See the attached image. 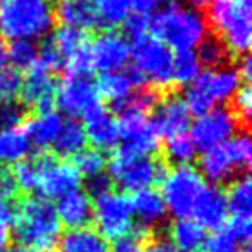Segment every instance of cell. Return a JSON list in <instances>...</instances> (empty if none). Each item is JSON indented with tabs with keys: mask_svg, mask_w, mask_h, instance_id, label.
<instances>
[{
	"mask_svg": "<svg viewBox=\"0 0 252 252\" xmlns=\"http://www.w3.org/2000/svg\"><path fill=\"white\" fill-rule=\"evenodd\" d=\"M12 226L19 247L35 252L54 251L63 235L56 206L43 197H30L19 202L18 218Z\"/></svg>",
	"mask_w": 252,
	"mask_h": 252,
	"instance_id": "1",
	"label": "cell"
},
{
	"mask_svg": "<svg viewBox=\"0 0 252 252\" xmlns=\"http://www.w3.org/2000/svg\"><path fill=\"white\" fill-rule=\"evenodd\" d=\"M206 23L230 56H247L252 42V0H211Z\"/></svg>",
	"mask_w": 252,
	"mask_h": 252,
	"instance_id": "2",
	"label": "cell"
},
{
	"mask_svg": "<svg viewBox=\"0 0 252 252\" xmlns=\"http://www.w3.org/2000/svg\"><path fill=\"white\" fill-rule=\"evenodd\" d=\"M149 35L176 52H193L207 38V23L195 9L173 4L152 16Z\"/></svg>",
	"mask_w": 252,
	"mask_h": 252,
	"instance_id": "3",
	"label": "cell"
},
{
	"mask_svg": "<svg viewBox=\"0 0 252 252\" xmlns=\"http://www.w3.org/2000/svg\"><path fill=\"white\" fill-rule=\"evenodd\" d=\"M54 19L49 0H0V35L11 42L42 38Z\"/></svg>",
	"mask_w": 252,
	"mask_h": 252,
	"instance_id": "4",
	"label": "cell"
},
{
	"mask_svg": "<svg viewBox=\"0 0 252 252\" xmlns=\"http://www.w3.org/2000/svg\"><path fill=\"white\" fill-rule=\"evenodd\" d=\"M252 159V144L247 133H238L226 144L209 149L199 161V173L204 180L220 187L247 173Z\"/></svg>",
	"mask_w": 252,
	"mask_h": 252,
	"instance_id": "5",
	"label": "cell"
},
{
	"mask_svg": "<svg viewBox=\"0 0 252 252\" xmlns=\"http://www.w3.org/2000/svg\"><path fill=\"white\" fill-rule=\"evenodd\" d=\"M109 178L126 192H140L162 182L168 166L158 156H137L119 149L107 162Z\"/></svg>",
	"mask_w": 252,
	"mask_h": 252,
	"instance_id": "6",
	"label": "cell"
},
{
	"mask_svg": "<svg viewBox=\"0 0 252 252\" xmlns=\"http://www.w3.org/2000/svg\"><path fill=\"white\" fill-rule=\"evenodd\" d=\"M242 76L237 67H218L200 73L189 85L185 102L190 112L197 116L216 109L220 104L230 100L242 87Z\"/></svg>",
	"mask_w": 252,
	"mask_h": 252,
	"instance_id": "7",
	"label": "cell"
},
{
	"mask_svg": "<svg viewBox=\"0 0 252 252\" xmlns=\"http://www.w3.org/2000/svg\"><path fill=\"white\" fill-rule=\"evenodd\" d=\"M206 180L193 166H175L162 178V199L166 209L178 220L192 218L197 200L206 190Z\"/></svg>",
	"mask_w": 252,
	"mask_h": 252,
	"instance_id": "8",
	"label": "cell"
},
{
	"mask_svg": "<svg viewBox=\"0 0 252 252\" xmlns=\"http://www.w3.org/2000/svg\"><path fill=\"white\" fill-rule=\"evenodd\" d=\"M131 40L135 67L147 78V81L154 83L156 90L168 94V90L173 88V50L149 33Z\"/></svg>",
	"mask_w": 252,
	"mask_h": 252,
	"instance_id": "9",
	"label": "cell"
},
{
	"mask_svg": "<svg viewBox=\"0 0 252 252\" xmlns=\"http://www.w3.org/2000/svg\"><path fill=\"white\" fill-rule=\"evenodd\" d=\"M94 220L97 223L98 233L105 240L123 237L133 228V206L131 199L121 192H107L97 197L94 206Z\"/></svg>",
	"mask_w": 252,
	"mask_h": 252,
	"instance_id": "10",
	"label": "cell"
},
{
	"mask_svg": "<svg viewBox=\"0 0 252 252\" xmlns=\"http://www.w3.org/2000/svg\"><path fill=\"white\" fill-rule=\"evenodd\" d=\"M38 166V192L43 199H61L67 193L80 190L81 176L73 162L61 161L54 154L40 152L35 156Z\"/></svg>",
	"mask_w": 252,
	"mask_h": 252,
	"instance_id": "11",
	"label": "cell"
},
{
	"mask_svg": "<svg viewBox=\"0 0 252 252\" xmlns=\"http://www.w3.org/2000/svg\"><path fill=\"white\" fill-rule=\"evenodd\" d=\"M240 123L233 116L230 109L216 107L200 114L192 125V138L197 151H209L226 144L230 138L235 137Z\"/></svg>",
	"mask_w": 252,
	"mask_h": 252,
	"instance_id": "12",
	"label": "cell"
},
{
	"mask_svg": "<svg viewBox=\"0 0 252 252\" xmlns=\"http://www.w3.org/2000/svg\"><path fill=\"white\" fill-rule=\"evenodd\" d=\"M118 114L119 140H123V151L137 156H152L159 151L161 137L147 114L133 111H123Z\"/></svg>",
	"mask_w": 252,
	"mask_h": 252,
	"instance_id": "13",
	"label": "cell"
},
{
	"mask_svg": "<svg viewBox=\"0 0 252 252\" xmlns=\"http://www.w3.org/2000/svg\"><path fill=\"white\" fill-rule=\"evenodd\" d=\"M56 105H59L71 118H87L94 111L100 109L102 98L90 78L66 76L59 88H56Z\"/></svg>",
	"mask_w": 252,
	"mask_h": 252,
	"instance_id": "14",
	"label": "cell"
},
{
	"mask_svg": "<svg viewBox=\"0 0 252 252\" xmlns=\"http://www.w3.org/2000/svg\"><path fill=\"white\" fill-rule=\"evenodd\" d=\"M94 69L104 73L121 71L131 57V43L119 32H104L90 45Z\"/></svg>",
	"mask_w": 252,
	"mask_h": 252,
	"instance_id": "15",
	"label": "cell"
},
{
	"mask_svg": "<svg viewBox=\"0 0 252 252\" xmlns=\"http://www.w3.org/2000/svg\"><path fill=\"white\" fill-rule=\"evenodd\" d=\"M23 105L35 107L38 114H49L56 109V81L54 73L36 63L28 69L26 80H23L21 94Z\"/></svg>",
	"mask_w": 252,
	"mask_h": 252,
	"instance_id": "16",
	"label": "cell"
},
{
	"mask_svg": "<svg viewBox=\"0 0 252 252\" xmlns=\"http://www.w3.org/2000/svg\"><path fill=\"white\" fill-rule=\"evenodd\" d=\"M151 121L159 137L182 135L190 126V109L185 98L168 92L154 107V118Z\"/></svg>",
	"mask_w": 252,
	"mask_h": 252,
	"instance_id": "17",
	"label": "cell"
},
{
	"mask_svg": "<svg viewBox=\"0 0 252 252\" xmlns=\"http://www.w3.org/2000/svg\"><path fill=\"white\" fill-rule=\"evenodd\" d=\"M192 218L204 230H221L228 221V206L224 190H221L216 185L206 187L200 199L197 200Z\"/></svg>",
	"mask_w": 252,
	"mask_h": 252,
	"instance_id": "18",
	"label": "cell"
},
{
	"mask_svg": "<svg viewBox=\"0 0 252 252\" xmlns=\"http://www.w3.org/2000/svg\"><path fill=\"white\" fill-rule=\"evenodd\" d=\"M85 119V133L87 142L94 145L95 151H111L119 142V126L118 119L112 114H109L107 109L102 105L100 109L88 114Z\"/></svg>",
	"mask_w": 252,
	"mask_h": 252,
	"instance_id": "19",
	"label": "cell"
},
{
	"mask_svg": "<svg viewBox=\"0 0 252 252\" xmlns=\"http://www.w3.org/2000/svg\"><path fill=\"white\" fill-rule=\"evenodd\" d=\"M56 213L61 224L69 230L85 228L94 221V204L87 192L74 190L67 195L61 197L56 206Z\"/></svg>",
	"mask_w": 252,
	"mask_h": 252,
	"instance_id": "20",
	"label": "cell"
},
{
	"mask_svg": "<svg viewBox=\"0 0 252 252\" xmlns=\"http://www.w3.org/2000/svg\"><path fill=\"white\" fill-rule=\"evenodd\" d=\"M54 16H57L63 26L85 33L100 26L97 7L92 0H61Z\"/></svg>",
	"mask_w": 252,
	"mask_h": 252,
	"instance_id": "21",
	"label": "cell"
},
{
	"mask_svg": "<svg viewBox=\"0 0 252 252\" xmlns=\"http://www.w3.org/2000/svg\"><path fill=\"white\" fill-rule=\"evenodd\" d=\"M131 206H133V214L142 221L144 228H149V230L162 223L166 220V214H168L164 199L154 189L135 192V197L131 199Z\"/></svg>",
	"mask_w": 252,
	"mask_h": 252,
	"instance_id": "22",
	"label": "cell"
},
{
	"mask_svg": "<svg viewBox=\"0 0 252 252\" xmlns=\"http://www.w3.org/2000/svg\"><path fill=\"white\" fill-rule=\"evenodd\" d=\"M169 242L178 252H204L207 235L206 230L192 218L176 220L169 226Z\"/></svg>",
	"mask_w": 252,
	"mask_h": 252,
	"instance_id": "23",
	"label": "cell"
},
{
	"mask_svg": "<svg viewBox=\"0 0 252 252\" xmlns=\"http://www.w3.org/2000/svg\"><path fill=\"white\" fill-rule=\"evenodd\" d=\"M59 252H111L109 242L90 226L69 230L61 235L57 244Z\"/></svg>",
	"mask_w": 252,
	"mask_h": 252,
	"instance_id": "24",
	"label": "cell"
},
{
	"mask_svg": "<svg viewBox=\"0 0 252 252\" xmlns=\"http://www.w3.org/2000/svg\"><path fill=\"white\" fill-rule=\"evenodd\" d=\"M64 119L57 116L56 112L49 114H36L26 123V135L30 138V144L35 145L36 149L45 151L47 147L56 142L61 128H63Z\"/></svg>",
	"mask_w": 252,
	"mask_h": 252,
	"instance_id": "25",
	"label": "cell"
},
{
	"mask_svg": "<svg viewBox=\"0 0 252 252\" xmlns=\"http://www.w3.org/2000/svg\"><path fill=\"white\" fill-rule=\"evenodd\" d=\"M52 147L54 154H57L61 159L74 158L81 151H85V147H87V133H85L83 125L73 118L64 121Z\"/></svg>",
	"mask_w": 252,
	"mask_h": 252,
	"instance_id": "26",
	"label": "cell"
},
{
	"mask_svg": "<svg viewBox=\"0 0 252 252\" xmlns=\"http://www.w3.org/2000/svg\"><path fill=\"white\" fill-rule=\"evenodd\" d=\"M32 151V144L23 128L0 131V166L18 164L25 161Z\"/></svg>",
	"mask_w": 252,
	"mask_h": 252,
	"instance_id": "27",
	"label": "cell"
},
{
	"mask_svg": "<svg viewBox=\"0 0 252 252\" xmlns=\"http://www.w3.org/2000/svg\"><path fill=\"white\" fill-rule=\"evenodd\" d=\"M224 197H226L228 213L233 214V218H251L252 182L247 173L231 182L230 189L224 192Z\"/></svg>",
	"mask_w": 252,
	"mask_h": 252,
	"instance_id": "28",
	"label": "cell"
},
{
	"mask_svg": "<svg viewBox=\"0 0 252 252\" xmlns=\"http://www.w3.org/2000/svg\"><path fill=\"white\" fill-rule=\"evenodd\" d=\"M95 87H97L100 98L109 100L112 105H118L119 102H123L126 97H130L135 92V87L126 71L104 73Z\"/></svg>",
	"mask_w": 252,
	"mask_h": 252,
	"instance_id": "29",
	"label": "cell"
},
{
	"mask_svg": "<svg viewBox=\"0 0 252 252\" xmlns=\"http://www.w3.org/2000/svg\"><path fill=\"white\" fill-rule=\"evenodd\" d=\"M54 45V49L59 52V56L64 59V66L66 63L78 54L80 50H83L85 47H88V36L85 32H80V30L69 28V26H61L59 30H56L54 36L49 40Z\"/></svg>",
	"mask_w": 252,
	"mask_h": 252,
	"instance_id": "30",
	"label": "cell"
},
{
	"mask_svg": "<svg viewBox=\"0 0 252 252\" xmlns=\"http://www.w3.org/2000/svg\"><path fill=\"white\" fill-rule=\"evenodd\" d=\"M195 154H197V149L193 145L190 135L187 133L169 137L164 145V159L176 166L190 164L195 159Z\"/></svg>",
	"mask_w": 252,
	"mask_h": 252,
	"instance_id": "31",
	"label": "cell"
},
{
	"mask_svg": "<svg viewBox=\"0 0 252 252\" xmlns=\"http://www.w3.org/2000/svg\"><path fill=\"white\" fill-rule=\"evenodd\" d=\"M200 67L195 52H176L173 57V87H189L200 74Z\"/></svg>",
	"mask_w": 252,
	"mask_h": 252,
	"instance_id": "32",
	"label": "cell"
},
{
	"mask_svg": "<svg viewBox=\"0 0 252 252\" xmlns=\"http://www.w3.org/2000/svg\"><path fill=\"white\" fill-rule=\"evenodd\" d=\"M97 7L100 26H118L131 12V0H92Z\"/></svg>",
	"mask_w": 252,
	"mask_h": 252,
	"instance_id": "33",
	"label": "cell"
},
{
	"mask_svg": "<svg viewBox=\"0 0 252 252\" xmlns=\"http://www.w3.org/2000/svg\"><path fill=\"white\" fill-rule=\"evenodd\" d=\"M7 61L12 64V69L16 71H28L38 61V49L33 42L28 40H16L7 49Z\"/></svg>",
	"mask_w": 252,
	"mask_h": 252,
	"instance_id": "34",
	"label": "cell"
},
{
	"mask_svg": "<svg viewBox=\"0 0 252 252\" xmlns=\"http://www.w3.org/2000/svg\"><path fill=\"white\" fill-rule=\"evenodd\" d=\"M105 166H107V161H105L104 154L95 149H85L78 156H74V168L78 169L80 176L87 180L102 175Z\"/></svg>",
	"mask_w": 252,
	"mask_h": 252,
	"instance_id": "35",
	"label": "cell"
},
{
	"mask_svg": "<svg viewBox=\"0 0 252 252\" xmlns=\"http://www.w3.org/2000/svg\"><path fill=\"white\" fill-rule=\"evenodd\" d=\"M14 182L18 185V190L23 192H35L38 189V166H36L35 158L25 159V161L14 164L11 169Z\"/></svg>",
	"mask_w": 252,
	"mask_h": 252,
	"instance_id": "36",
	"label": "cell"
},
{
	"mask_svg": "<svg viewBox=\"0 0 252 252\" xmlns=\"http://www.w3.org/2000/svg\"><path fill=\"white\" fill-rule=\"evenodd\" d=\"M228 56H230V54L226 52V49L213 36V38H206L199 45L197 59H199L200 66H206V67H209V69H218L221 64H224Z\"/></svg>",
	"mask_w": 252,
	"mask_h": 252,
	"instance_id": "37",
	"label": "cell"
},
{
	"mask_svg": "<svg viewBox=\"0 0 252 252\" xmlns=\"http://www.w3.org/2000/svg\"><path fill=\"white\" fill-rule=\"evenodd\" d=\"M151 235L152 231L149 228H131L128 233L116 238L112 244V252H144L145 244H147Z\"/></svg>",
	"mask_w": 252,
	"mask_h": 252,
	"instance_id": "38",
	"label": "cell"
},
{
	"mask_svg": "<svg viewBox=\"0 0 252 252\" xmlns=\"http://www.w3.org/2000/svg\"><path fill=\"white\" fill-rule=\"evenodd\" d=\"M204 252H251V249L238 244L224 228H221L206 240Z\"/></svg>",
	"mask_w": 252,
	"mask_h": 252,
	"instance_id": "39",
	"label": "cell"
},
{
	"mask_svg": "<svg viewBox=\"0 0 252 252\" xmlns=\"http://www.w3.org/2000/svg\"><path fill=\"white\" fill-rule=\"evenodd\" d=\"M231 112L238 119V123L244 126H249L252 116V95H251V87L249 83H245L244 87H240L237 90V94L231 97Z\"/></svg>",
	"mask_w": 252,
	"mask_h": 252,
	"instance_id": "40",
	"label": "cell"
},
{
	"mask_svg": "<svg viewBox=\"0 0 252 252\" xmlns=\"http://www.w3.org/2000/svg\"><path fill=\"white\" fill-rule=\"evenodd\" d=\"M23 76L19 71L5 67L0 71V102H12L21 94Z\"/></svg>",
	"mask_w": 252,
	"mask_h": 252,
	"instance_id": "41",
	"label": "cell"
},
{
	"mask_svg": "<svg viewBox=\"0 0 252 252\" xmlns=\"http://www.w3.org/2000/svg\"><path fill=\"white\" fill-rule=\"evenodd\" d=\"M66 69V76L71 78H90V74L94 73V63H92L90 56V45L85 47L83 50H80L78 54H74L64 66Z\"/></svg>",
	"mask_w": 252,
	"mask_h": 252,
	"instance_id": "42",
	"label": "cell"
},
{
	"mask_svg": "<svg viewBox=\"0 0 252 252\" xmlns=\"http://www.w3.org/2000/svg\"><path fill=\"white\" fill-rule=\"evenodd\" d=\"M26 119V107L19 102H0V131L18 128Z\"/></svg>",
	"mask_w": 252,
	"mask_h": 252,
	"instance_id": "43",
	"label": "cell"
},
{
	"mask_svg": "<svg viewBox=\"0 0 252 252\" xmlns=\"http://www.w3.org/2000/svg\"><path fill=\"white\" fill-rule=\"evenodd\" d=\"M238 244L249 247L251 244V235H252V224L251 218H231L230 223H226V226H223Z\"/></svg>",
	"mask_w": 252,
	"mask_h": 252,
	"instance_id": "44",
	"label": "cell"
},
{
	"mask_svg": "<svg viewBox=\"0 0 252 252\" xmlns=\"http://www.w3.org/2000/svg\"><path fill=\"white\" fill-rule=\"evenodd\" d=\"M176 4V0H131V12L152 18L159 11Z\"/></svg>",
	"mask_w": 252,
	"mask_h": 252,
	"instance_id": "45",
	"label": "cell"
},
{
	"mask_svg": "<svg viewBox=\"0 0 252 252\" xmlns=\"http://www.w3.org/2000/svg\"><path fill=\"white\" fill-rule=\"evenodd\" d=\"M19 202L16 199L0 197V228H9L18 218Z\"/></svg>",
	"mask_w": 252,
	"mask_h": 252,
	"instance_id": "46",
	"label": "cell"
},
{
	"mask_svg": "<svg viewBox=\"0 0 252 252\" xmlns=\"http://www.w3.org/2000/svg\"><path fill=\"white\" fill-rule=\"evenodd\" d=\"M111 187H112V182H111V178H109V175H105V173L87 180L88 192L95 197H100V195H104V193L111 192Z\"/></svg>",
	"mask_w": 252,
	"mask_h": 252,
	"instance_id": "47",
	"label": "cell"
},
{
	"mask_svg": "<svg viewBox=\"0 0 252 252\" xmlns=\"http://www.w3.org/2000/svg\"><path fill=\"white\" fill-rule=\"evenodd\" d=\"M144 252H178L175 249V245L168 240V238H162L159 235H154L152 233L149 237L147 244H145V249Z\"/></svg>",
	"mask_w": 252,
	"mask_h": 252,
	"instance_id": "48",
	"label": "cell"
},
{
	"mask_svg": "<svg viewBox=\"0 0 252 252\" xmlns=\"http://www.w3.org/2000/svg\"><path fill=\"white\" fill-rule=\"evenodd\" d=\"M9 242H11V233H9V228H0V252L7 251Z\"/></svg>",
	"mask_w": 252,
	"mask_h": 252,
	"instance_id": "49",
	"label": "cell"
},
{
	"mask_svg": "<svg viewBox=\"0 0 252 252\" xmlns=\"http://www.w3.org/2000/svg\"><path fill=\"white\" fill-rule=\"evenodd\" d=\"M7 47L0 42V71L5 69V64H7Z\"/></svg>",
	"mask_w": 252,
	"mask_h": 252,
	"instance_id": "50",
	"label": "cell"
},
{
	"mask_svg": "<svg viewBox=\"0 0 252 252\" xmlns=\"http://www.w3.org/2000/svg\"><path fill=\"white\" fill-rule=\"evenodd\" d=\"M187 4L189 5H192V7H206L207 4H209L211 0H185Z\"/></svg>",
	"mask_w": 252,
	"mask_h": 252,
	"instance_id": "51",
	"label": "cell"
},
{
	"mask_svg": "<svg viewBox=\"0 0 252 252\" xmlns=\"http://www.w3.org/2000/svg\"><path fill=\"white\" fill-rule=\"evenodd\" d=\"M5 252H35V251H28V249H23V247H14V249H7Z\"/></svg>",
	"mask_w": 252,
	"mask_h": 252,
	"instance_id": "52",
	"label": "cell"
}]
</instances>
